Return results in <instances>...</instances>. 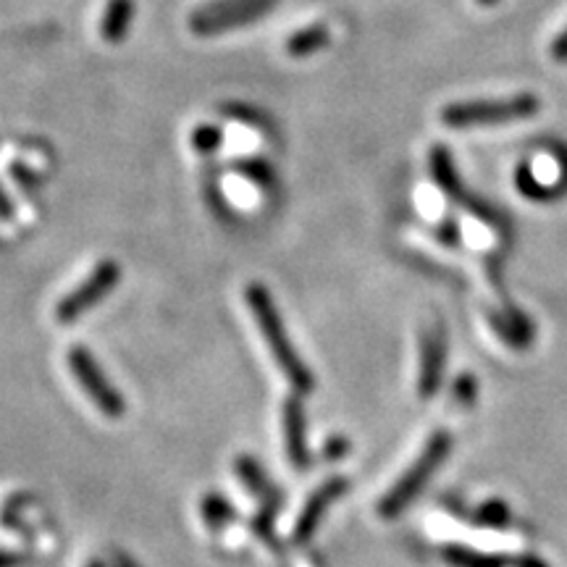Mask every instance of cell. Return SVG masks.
Segmentation results:
<instances>
[{
    "mask_svg": "<svg viewBox=\"0 0 567 567\" xmlns=\"http://www.w3.org/2000/svg\"><path fill=\"white\" fill-rule=\"evenodd\" d=\"M237 174H243V176H247V179H252V182H258V184H268L274 179V168H268V163H264V161H243V163H237Z\"/></svg>",
    "mask_w": 567,
    "mask_h": 567,
    "instance_id": "obj_19",
    "label": "cell"
},
{
    "mask_svg": "<svg viewBox=\"0 0 567 567\" xmlns=\"http://www.w3.org/2000/svg\"><path fill=\"white\" fill-rule=\"evenodd\" d=\"M13 216V205L9 200V195L0 189V218H11Z\"/></svg>",
    "mask_w": 567,
    "mask_h": 567,
    "instance_id": "obj_25",
    "label": "cell"
},
{
    "mask_svg": "<svg viewBox=\"0 0 567 567\" xmlns=\"http://www.w3.org/2000/svg\"><path fill=\"white\" fill-rule=\"evenodd\" d=\"M113 567H137V565H134L130 557H122V555H113Z\"/></svg>",
    "mask_w": 567,
    "mask_h": 567,
    "instance_id": "obj_27",
    "label": "cell"
},
{
    "mask_svg": "<svg viewBox=\"0 0 567 567\" xmlns=\"http://www.w3.org/2000/svg\"><path fill=\"white\" fill-rule=\"evenodd\" d=\"M452 452V434L450 431H436L431 434L429 442H425L423 452L415 457V463L396 478V484L389 488V492L381 496L379 505H375V513H379L384 520H392V517H400L405 509L413 505L415 496L429 486V481L436 476V471L446 463Z\"/></svg>",
    "mask_w": 567,
    "mask_h": 567,
    "instance_id": "obj_2",
    "label": "cell"
},
{
    "mask_svg": "<svg viewBox=\"0 0 567 567\" xmlns=\"http://www.w3.org/2000/svg\"><path fill=\"white\" fill-rule=\"evenodd\" d=\"M551 59L559 63H567V30L557 34V40L551 42Z\"/></svg>",
    "mask_w": 567,
    "mask_h": 567,
    "instance_id": "obj_22",
    "label": "cell"
},
{
    "mask_svg": "<svg viewBox=\"0 0 567 567\" xmlns=\"http://www.w3.org/2000/svg\"><path fill=\"white\" fill-rule=\"evenodd\" d=\"M476 396H478V384H476V379H473L471 373H463V375H460V379L455 381V400H457V405L471 408L473 402H476Z\"/></svg>",
    "mask_w": 567,
    "mask_h": 567,
    "instance_id": "obj_20",
    "label": "cell"
},
{
    "mask_svg": "<svg viewBox=\"0 0 567 567\" xmlns=\"http://www.w3.org/2000/svg\"><path fill=\"white\" fill-rule=\"evenodd\" d=\"M431 172H434V179L439 182V187H442L444 193L463 197V193H460V179L455 172V163H452V155L446 153L442 145L434 147V153H431Z\"/></svg>",
    "mask_w": 567,
    "mask_h": 567,
    "instance_id": "obj_16",
    "label": "cell"
},
{
    "mask_svg": "<svg viewBox=\"0 0 567 567\" xmlns=\"http://www.w3.org/2000/svg\"><path fill=\"white\" fill-rule=\"evenodd\" d=\"M439 239L446 245H457L460 237H457V226L452 221H446L444 226H439Z\"/></svg>",
    "mask_w": 567,
    "mask_h": 567,
    "instance_id": "obj_24",
    "label": "cell"
},
{
    "mask_svg": "<svg viewBox=\"0 0 567 567\" xmlns=\"http://www.w3.org/2000/svg\"><path fill=\"white\" fill-rule=\"evenodd\" d=\"M245 302L247 308H250L255 323H258L260 334H264V342L268 347V352H271L274 363L279 365L281 375L287 379V384L292 386L297 394L313 392V373H310V368L302 363L295 344L289 342L287 326L281 321V313L279 308H276L271 292H268L264 284H250V287L245 289Z\"/></svg>",
    "mask_w": 567,
    "mask_h": 567,
    "instance_id": "obj_1",
    "label": "cell"
},
{
    "mask_svg": "<svg viewBox=\"0 0 567 567\" xmlns=\"http://www.w3.org/2000/svg\"><path fill=\"white\" fill-rule=\"evenodd\" d=\"M347 452H350V442H347V439H329L323 446L326 460H339V457H344Z\"/></svg>",
    "mask_w": 567,
    "mask_h": 567,
    "instance_id": "obj_21",
    "label": "cell"
},
{
    "mask_svg": "<svg viewBox=\"0 0 567 567\" xmlns=\"http://www.w3.org/2000/svg\"><path fill=\"white\" fill-rule=\"evenodd\" d=\"M488 321H492L496 334L513 347H528L530 339H534V329H530V323L520 313H509V316L492 313L488 316Z\"/></svg>",
    "mask_w": 567,
    "mask_h": 567,
    "instance_id": "obj_13",
    "label": "cell"
},
{
    "mask_svg": "<svg viewBox=\"0 0 567 567\" xmlns=\"http://www.w3.org/2000/svg\"><path fill=\"white\" fill-rule=\"evenodd\" d=\"M134 19V0H109L101 19V38L116 45L130 34Z\"/></svg>",
    "mask_w": 567,
    "mask_h": 567,
    "instance_id": "obj_11",
    "label": "cell"
},
{
    "mask_svg": "<svg viewBox=\"0 0 567 567\" xmlns=\"http://www.w3.org/2000/svg\"><path fill=\"white\" fill-rule=\"evenodd\" d=\"M200 515L203 523L208 530H221L229 526V523L237 520V509L231 507V502L226 499L224 494H205L200 502Z\"/></svg>",
    "mask_w": 567,
    "mask_h": 567,
    "instance_id": "obj_14",
    "label": "cell"
},
{
    "mask_svg": "<svg viewBox=\"0 0 567 567\" xmlns=\"http://www.w3.org/2000/svg\"><path fill=\"white\" fill-rule=\"evenodd\" d=\"M347 492H350V481H347L344 476H334V478L323 481V484L308 496V502H305L300 515H297L295 530H292V544H297V547L308 544L310 538L316 536V530H318V526H321V520L331 509V505L342 499Z\"/></svg>",
    "mask_w": 567,
    "mask_h": 567,
    "instance_id": "obj_7",
    "label": "cell"
},
{
    "mask_svg": "<svg viewBox=\"0 0 567 567\" xmlns=\"http://www.w3.org/2000/svg\"><path fill=\"white\" fill-rule=\"evenodd\" d=\"M446 368V334L442 326H431L421 337V371H417V394L431 400L439 392Z\"/></svg>",
    "mask_w": 567,
    "mask_h": 567,
    "instance_id": "obj_8",
    "label": "cell"
},
{
    "mask_svg": "<svg viewBox=\"0 0 567 567\" xmlns=\"http://www.w3.org/2000/svg\"><path fill=\"white\" fill-rule=\"evenodd\" d=\"M515 567H547V565L536 557H520V559H515Z\"/></svg>",
    "mask_w": 567,
    "mask_h": 567,
    "instance_id": "obj_26",
    "label": "cell"
},
{
    "mask_svg": "<svg viewBox=\"0 0 567 567\" xmlns=\"http://www.w3.org/2000/svg\"><path fill=\"white\" fill-rule=\"evenodd\" d=\"M221 140H224L221 130H216V126H208V124L197 126V130L193 132V147L200 155L216 153L218 145H221Z\"/></svg>",
    "mask_w": 567,
    "mask_h": 567,
    "instance_id": "obj_18",
    "label": "cell"
},
{
    "mask_svg": "<svg viewBox=\"0 0 567 567\" xmlns=\"http://www.w3.org/2000/svg\"><path fill=\"white\" fill-rule=\"evenodd\" d=\"M281 421H284V444H287L289 465H292L295 471H308L310 452H308V442H305V429H308V425H305V408L300 396L292 394L287 402H284Z\"/></svg>",
    "mask_w": 567,
    "mask_h": 567,
    "instance_id": "obj_9",
    "label": "cell"
},
{
    "mask_svg": "<svg viewBox=\"0 0 567 567\" xmlns=\"http://www.w3.org/2000/svg\"><path fill=\"white\" fill-rule=\"evenodd\" d=\"M90 567H103L101 563H90Z\"/></svg>",
    "mask_w": 567,
    "mask_h": 567,
    "instance_id": "obj_29",
    "label": "cell"
},
{
    "mask_svg": "<svg viewBox=\"0 0 567 567\" xmlns=\"http://www.w3.org/2000/svg\"><path fill=\"white\" fill-rule=\"evenodd\" d=\"M118 281H122V266H118L116 260H101L80 287L71 289V292L55 305V321L63 326L76 323L87 310L95 308L97 302H103L105 297L116 289Z\"/></svg>",
    "mask_w": 567,
    "mask_h": 567,
    "instance_id": "obj_5",
    "label": "cell"
},
{
    "mask_svg": "<svg viewBox=\"0 0 567 567\" xmlns=\"http://www.w3.org/2000/svg\"><path fill=\"white\" fill-rule=\"evenodd\" d=\"M473 523H476L478 528H507L509 526V507L499 499L486 502V505H481L478 513L473 515Z\"/></svg>",
    "mask_w": 567,
    "mask_h": 567,
    "instance_id": "obj_17",
    "label": "cell"
},
{
    "mask_svg": "<svg viewBox=\"0 0 567 567\" xmlns=\"http://www.w3.org/2000/svg\"><path fill=\"white\" fill-rule=\"evenodd\" d=\"M478 3H481V6H494L496 0H478Z\"/></svg>",
    "mask_w": 567,
    "mask_h": 567,
    "instance_id": "obj_28",
    "label": "cell"
},
{
    "mask_svg": "<svg viewBox=\"0 0 567 567\" xmlns=\"http://www.w3.org/2000/svg\"><path fill=\"white\" fill-rule=\"evenodd\" d=\"M27 563V557L21 551H11V549H0V567H21Z\"/></svg>",
    "mask_w": 567,
    "mask_h": 567,
    "instance_id": "obj_23",
    "label": "cell"
},
{
    "mask_svg": "<svg viewBox=\"0 0 567 567\" xmlns=\"http://www.w3.org/2000/svg\"><path fill=\"white\" fill-rule=\"evenodd\" d=\"M329 30L323 24H313L305 27V30L295 32L292 38L287 40V53L295 55V59H305V55H313L318 51H323L329 45Z\"/></svg>",
    "mask_w": 567,
    "mask_h": 567,
    "instance_id": "obj_15",
    "label": "cell"
},
{
    "mask_svg": "<svg viewBox=\"0 0 567 567\" xmlns=\"http://www.w3.org/2000/svg\"><path fill=\"white\" fill-rule=\"evenodd\" d=\"M69 368L74 373L76 384L90 394L92 405L101 410L109 417H122L126 413L124 396L118 394V389L111 384L109 375L103 373V368L97 365V360L92 358L87 347H71L69 352Z\"/></svg>",
    "mask_w": 567,
    "mask_h": 567,
    "instance_id": "obj_6",
    "label": "cell"
},
{
    "mask_svg": "<svg viewBox=\"0 0 567 567\" xmlns=\"http://www.w3.org/2000/svg\"><path fill=\"white\" fill-rule=\"evenodd\" d=\"M279 0H213L189 17V30L195 34H221L252 24L268 13Z\"/></svg>",
    "mask_w": 567,
    "mask_h": 567,
    "instance_id": "obj_4",
    "label": "cell"
},
{
    "mask_svg": "<svg viewBox=\"0 0 567 567\" xmlns=\"http://www.w3.org/2000/svg\"><path fill=\"white\" fill-rule=\"evenodd\" d=\"M542 103L530 92H520L513 97H499V101H467L452 103L442 111V122L452 130H467V126L481 124H502L517 122V118L536 116Z\"/></svg>",
    "mask_w": 567,
    "mask_h": 567,
    "instance_id": "obj_3",
    "label": "cell"
},
{
    "mask_svg": "<svg viewBox=\"0 0 567 567\" xmlns=\"http://www.w3.org/2000/svg\"><path fill=\"white\" fill-rule=\"evenodd\" d=\"M234 471H237V476L245 484L247 492L260 499V505H264V513L260 515L276 517V513H279V507H281V492L271 484V481H268L266 471L258 465V460L250 455L237 457Z\"/></svg>",
    "mask_w": 567,
    "mask_h": 567,
    "instance_id": "obj_10",
    "label": "cell"
},
{
    "mask_svg": "<svg viewBox=\"0 0 567 567\" xmlns=\"http://www.w3.org/2000/svg\"><path fill=\"white\" fill-rule=\"evenodd\" d=\"M442 557L450 567H509L515 563V559L507 557L484 555V551L463 547V544H446L442 549Z\"/></svg>",
    "mask_w": 567,
    "mask_h": 567,
    "instance_id": "obj_12",
    "label": "cell"
}]
</instances>
